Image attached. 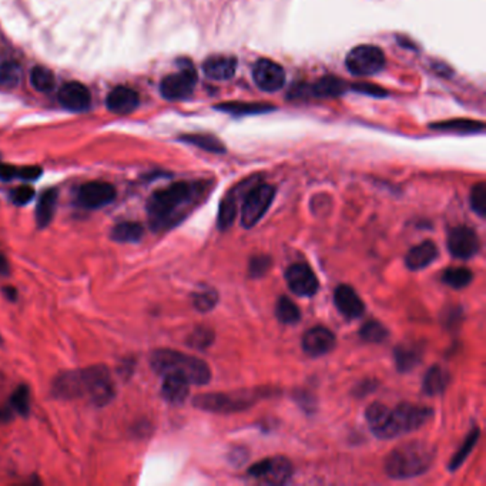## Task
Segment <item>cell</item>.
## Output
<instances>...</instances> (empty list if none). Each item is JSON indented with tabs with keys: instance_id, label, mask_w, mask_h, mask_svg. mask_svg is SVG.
<instances>
[{
	"instance_id": "cell-1",
	"label": "cell",
	"mask_w": 486,
	"mask_h": 486,
	"mask_svg": "<svg viewBox=\"0 0 486 486\" xmlns=\"http://www.w3.org/2000/svg\"><path fill=\"white\" fill-rule=\"evenodd\" d=\"M211 180L178 181L155 191L147 200V217L155 232H166L187 220L213 191Z\"/></svg>"
},
{
	"instance_id": "cell-2",
	"label": "cell",
	"mask_w": 486,
	"mask_h": 486,
	"mask_svg": "<svg viewBox=\"0 0 486 486\" xmlns=\"http://www.w3.org/2000/svg\"><path fill=\"white\" fill-rule=\"evenodd\" d=\"M433 411L428 407L402 402L390 409L382 402H372L365 409V419L379 440H394L423 426Z\"/></svg>"
},
{
	"instance_id": "cell-3",
	"label": "cell",
	"mask_w": 486,
	"mask_h": 486,
	"mask_svg": "<svg viewBox=\"0 0 486 486\" xmlns=\"http://www.w3.org/2000/svg\"><path fill=\"white\" fill-rule=\"evenodd\" d=\"M436 457V448L431 442L412 440L395 447L385 458L383 469L388 478L395 480L411 479L423 475Z\"/></svg>"
},
{
	"instance_id": "cell-4",
	"label": "cell",
	"mask_w": 486,
	"mask_h": 486,
	"mask_svg": "<svg viewBox=\"0 0 486 486\" xmlns=\"http://www.w3.org/2000/svg\"><path fill=\"white\" fill-rule=\"evenodd\" d=\"M150 365L162 376L177 374L194 385H207L211 379V369L207 362L174 350H156L150 357Z\"/></svg>"
},
{
	"instance_id": "cell-5",
	"label": "cell",
	"mask_w": 486,
	"mask_h": 486,
	"mask_svg": "<svg viewBox=\"0 0 486 486\" xmlns=\"http://www.w3.org/2000/svg\"><path fill=\"white\" fill-rule=\"evenodd\" d=\"M271 388H242L228 393L202 394L192 400L197 409L213 414H234L253 408L257 402L271 397Z\"/></svg>"
},
{
	"instance_id": "cell-6",
	"label": "cell",
	"mask_w": 486,
	"mask_h": 486,
	"mask_svg": "<svg viewBox=\"0 0 486 486\" xmlns=\"http://www.w3.org/2000/svg\"><path fill=\"white\" fill-rule=\"evenodd\" d=\"M84 378V397L94 407H106L116 397L114 381L106 365H91L81 369Z\"/></svg>"
},
{
	"instance_id": "cell-7",
	"label": "cell",
	"mask_w": 486,
	"mask_h": 486,
	"mask_svg": "<svg viewBox=\"0 0 486 486\" xmlns=\"http://www.w3.org/2000/svg\"><path fill=\"white\" fill-rule=\"evenodd\" d=\"M275 199V187L265 183H256L244 194L241 206V225L250 230L265 216Z\"/></svg>"
},
{
	"instance_id": "cell-8",
	"label": "cell",
	"mask_w": 486,
	"mask_h": 486,
	"mask_svg": "<svg viewBox=\"0 0 486 486\" xmlns=\"http://www.w3.org/2000/svg\"><path fill=\"white\" fill-rule=\"evenodd\" d=\"M346 66L354 76H374L383 69L385 56L379 47L372 44H361L354 47L347 55Z\"/></svg>"
},
{
	"instance_id": "cell-9",
	"label": "cell",
	"mask_w": 486,
	"mask_h": 486,
	"mask_svg": "<svg viewBox=\"0 0 486 486\" xmlns=\"http://www.w3.org/2000/svg\"><path fill=\"white\" fill-rule=\"evenodd\" d=\"M247 475L265 485H284L293 476V464L285 457H270L251 465Z\"/></svg>"
},
{
	"instance_id": "cell-10",
	"label": "cell",
	"mask_w": 486,
	"mask_h": 486,
	"mask_svg": "<svg viewBox=\"0 0 486 486\" xmlns=\"http://www.w3.org/2000/svg\"><path fill=\"white\" fill-rule=\"evenodd\" d=\"M197 84V72L190 62H184L177 73L162 80L160 93L167 100H181L190 96Z\"/></svg>"
},
{
	"instance_id": "cell-11",
	"label": "cell",
	"mask_w": 486,
	"mask_h": 486,
	"mask_svg": "<svg viewBox=\"0 0 486 486\" xmlns=\"http://www.w3.org/2000/svg\"><path fill=\"white\" fill-rule=\"evenodd\" d=\"M116 199V188L107 181L84 183L76 196V204L84 210H99L113 203Z\"/></svg>"
},
{
	"instance_id": "cell-12",
	"label": "cell",
	"mask_w": 486,
	"mask_h": 486,
	"mask_svg": "<svg viewBox=\"0 0 486 486\" xmlns=\"http://www.w3.org/2000/svg\"><path fill=\"white\" fill-rule=\"evenodd\" d=\"M447 247L452 257L458 260H469L480 250V239L476 231L468 225H457L449 230Z\"/></svg>"
},
{
	"instance_id": "cell-13",
	"label": "cell",
	"mask_w": 486,
	"mask_h": 486,
	"mask_svg": "<svg viewBox=\"0 0 486 486\" xmlns=\"http://www.w3.org/2000/svg\"><path fill=\"white\" fill-rule=\"evenodd\" d=\"M285 281L288 288L300 297H313L320 289V281L315 272L304 263L291 264L285 271Z\"/></svg>"
},
{
	"instance_id": "cell-14",
	"label": "cell",
	"mask_w": 486,
	"mask_h": 486,
	"mask_svg": "<svg viewBox=\"0 0 486 486\" xmlns=\"http://www.w3.org/2000/svg\"><path fill=\"white\" fill-rule=\"evenodd\" d=\"M253 79L260 90L275 93L285 83V72L278 63L270 59H260L253 67Z\"/></svg>"
},
{
	"instance_id": "cell-15",
	"label": "cell",
	"mask_w": 486,
	"mask_h": 486,
	"mask_svg": "<svg viewBox=\"0 0 486 486\" xmlns=\"http://www.w3.org/2000/svg\"><path fill=\"white\" fill-rule=\"evenodd\" d=\"M51 391L58 400H76L84 397V378L81 369L58 374L52 382Z\"/></svg>"
},
{
	"instance_id": "cell-16",
	"label": "cell",
	"mask_w": 486,
	"mask_h": 486,
	"mask_svg": "<svg viewBox=\"0 0 486 486\" xmlns=\"http://www.w3.org/2000/svg\"><path fill=\"white\" fill-rule=\"evenodd\" d=\"M256 183H258L257 178L246 180L244 183H241L237 187H234L221 200L220 207H218V216H217V227L220 231H225L234 224V220L237 217L239 197L242 196V194H246L249 191V188L253 187Z\"/></svg>"
},
{
	"instance_id": "cell-17",
	"label": "cell",
	"mask_w": 486,
	"mask_h": 486,
	"mask_svg": "<svg viewBox=\"0 0 486 486\" xmlns=\"http://www.w3.org/2000/svg\"><path fill=\"white\" fill-rule=\"evenodd\" d=\"M336 346L334 332L325 327H314L308 329L301 339V347L310 357H322L331 353Z\"/></svg>"
},
{
	"instance_id": "cell-18",
	"label": "cell",
	"mask_w": 486,
	"mask_h": 486,
	"mask_svg": "<svg viewBox=\"0 0 486 486\" xmlns=\"http://www.w3.org/2000/svg\"><path fill=\"white\" fill-rule=\"evenodd\" d=\"M334 303L336 310L347 320L361 318L365 313L364 301L357 294V291L347 284H341L335 288Z\"/></svg>"
},
{
	"instance_id": "cell-19",
	"label": "cell",
	"mask_w": 486,
	"mask_h": 486,
	"mask_svg": "<svg viewBox=\"0 0 486 486\" xmlns=\"http://www.w3.org/2000/svg\"><path fill=\"white\" fill-rule=\"evenodd\" d=\"M60 105L72 112H84L91 105V96L88 88L77 81L65 84L58 94Z\"/></svg>"
},
{
	"instance_id": "cell-20",
	"label": "cell",
	"mask_w": 486,
	"mask_h": 486,
	"mask_svg": "<svg viewBox=\"0 0 486 486\" xmlns=\"http://www.w3.org/2000/svg\"><path fill=\"white\" fill-rule=\"evenodd\" d=\"M440 251L433 241L425 239L419 242L418 246H414L405 256V265L411 271H419L431 265L436 258H438Z\"/></svg>"
},
{
	"instance_id": "cell-21",
	"label": "cell",
	"mask_w": 486,
	"mask_h": 486,
	"mask_svg": "<svg viewBox=\"0 0 486 486\" xmlns=\"http://www.w3.org/2000/svg\"><path fill=\"white\" fill-rule=\"evenodd\" d=\"M106 106L112 113L129 114L138 106V94L130 87L119 86L109 93Z\"/></svg>"
},
{
	"instance_id": "cell-22",
	"label": "cell",
	"mask_w": 486,
	"mask_h": 486,
	"mask_svg": "<svg viewBox=\"0 0 486 486\" xmlns=\"http://www.w3.org/2000/svg\"><path fill=\"white\" fill-rule=\"evenodd\" d=\"M162 395L171 405H181L190 395V382L177 374L163 375Z\"/></svg>"
},
{
	"instance_id": "cell-23",
	"label": "cell",
	"mask_w": 486,
	"mask_h": 486,
	"mask_svg": "<svg viewBox=\"0 0 486 486\" xmlns=\"http://www.w3.org/2000/svg\"><path fill=\"white\" fill-rule=\"evenodd\" d=\"M204 74L213 80H230L237 70V59L232 56H211L203 65Z\"/></svg>"
},
{
	"instance_id": "cell-24",
	"label": "cell",
	"mask_w": 486,
	"mask_h": 486,
	"mask_svg": "<svg viewBox=\"0 0 486 486\" xmlns=\"http://www.w3.org/2000/svg\"><path fill=\"white\" fill-rule=\"evenodd\" d=\"M422 355H423V347H421L419 344H411V343L400 344L394 350L395 367L402 374L411 372L421 364Z\"/></svg>"
},
{
	"instance_id": "cell-25",
	"label": "cell",
	"mask_w": 486,
	"mask_h": 486,
	"mask_svg": "<svg viewBox=\"0 0 486 486\" xmlns=\"http://www.w3.org/2000/svg\"><path fill=\"white\" fill-rule=\"evenodd\" d=\"M449 382H451V374L447 368L441 365H432L425 374V378L422 382V391L429 397L441 395L445 393Z\"/></svg>"
},
{
	"instance_id": "cell-26",
	"label": "cell",
	"mask_w": 486,
	"mask_h": 486,
	"mask_svg": "<svg viewBox=\"0 0 486 486\" xmlns=\"http://www.w3.org/2000/svg\"><path fill=\"white\" fill-rule=\"evenodd\" d=\"M58 207V191L48 188L41 192L36 206V224L39 228H46L52 223Z\"/></svg>"
},
{
	"instance_id": "cell-27",
	"label": "cell",
	"mask_w": 486,
	"mask_h": 486,
	"mask_svg": "<svg viewBox=\"0 0 486 486\" xmlns=\"http://www.w3.org/2000/svg\"><path fill=\"white\" fill-rule=\"evenodd\" d=\"M144 235L143 224L137 221H124L116 224L110 231V238L120 244H133L138 242Z\"/></svg>"
},
{
	"instance_id": "cell-28",
	"label": "cell",
	"mask_w": 486,
	"mask_h": 486,
	"mask_svg": "<svg viewBox=\"0 0 486 486\" xmlns=\"http://www.w3.org/2000/svg\"><path fill=\"white\" fill-rule=\"evenodd\" d=\"M347 90V84L344 80L334 77V76H327L315 81L308 93L314 97H320V99H325V97H336L344 94Z\"/></svg>"
},
{
	"instance_id": "cell-29",
	"label": "cell",
	"mask_w": 486,
	"mask_h": 486,
	"mask_svg": "<svg viewBox=\"0 0 486 486\" xmlns=\"http://www.w3.org/2000/svg\"><path fill=\"white\" fill-rule=\"evenodd\" d=\"M43 170L39 166H26L16 167L11 164H0V180L11 181V180H25L34 181L40 178Z\"/></svg>"
},
{
	"instance_id": "cell-30",
	"label": "cell",
	"mask_w": 486,
	"mask_h": 486,
	"mask_svg": "<svg viewBox=\"0 0 486 486\" xmlns=\"http://www.w3.org/2000/svg\"><path fill=\"white\" fill-rule=\"evenodd\" d=\"M479 436H480V431L478 426H473L471 429V432L466 435V438L464 441V444L459 447V449L455 452V455L451 458L449 464H448V469L451 472H455L458 471L464 462L468 459V457L471 455V452L473 451V448L476 447L478 441H479Z\"/></svg>"
},
{
	"instance_id": "cell-31",
	"label": "cell",
	"mask_w": 486,
	"mask_h": 486,
	"mask_svg": "<svg viewBox=\"0 0 486 486\" xmlns=\"http://www.w3.org/2000/svg\"><path fill=\"white\" fill-rule=\"evenodd\" d=\"M277 320L285 325H296L301 320V310L287 296H281L275 306Z\"/></svg>"
},
{
	"instance_id": "cell-32",
	"label": "cell",
	"mask_w": 486,
	"mask_h": 486,
	"mask_svg": "<svg viewBox=\"0 0 486 486\" xmlns=\"http://www.w3.org/2000/svg\"><path fill=\"white\" fill-rule=\"evenodd\" d=\"M183 141L196 145V147L210 152V153H216V155H223L225 153V145L213 136H207V134H188V136H183L181 137Z\"/></svg>"
},
{
	"instance_id": "cell-33",
	"label": "cell",
	"mask_w": 486,
	"mask_h": 486,
	"mask_svg": "<svg viewBox=\"0 0 486 486\" xmlns=\"http://www.w3.org/2000/svg\"><path fill=\"white\" fill-rule=\"evenodd\" d=\"M214 329L207 325H199L187 336V346L194 350L204 351L214 343Z\"/></svg>"
},
{
	"instance_id": "cell-34",
	"label": "cell",
	"mask_w": 486,
	"mask_h": 486,
	"mask_svg": "<svg viewBox=\"0 0 486 486\" xmlns=\"http://www.w3.org/2000/svg\"><path fill=\"white\" fill-rule=\"evenodd\" d=\"M473 280V272L466 267H449L442 274L444 284L455 289H462L468 287Z\"/></svg>"
},
{
	"instance_id": "cell-35",
	"label": "cell",
	"mask_w": 486,
	"mask_h": 486,
	"mask_svg": "<svg viewBox=\"0 0 486 486\" xmlns=\"http://www.w3.org/2000/svg\"><path fill=\"white\" fill-rule=\"evenodd\" d=\"M390 335V331L386 329V327L383 324H381L379 321L371 320L367 321L361 329H360V336L362 341L365 343H371V344H379L383 343L385 339Z\"/></svg>"
},
{
	"instance_id": "cell-36",
	"label": "cell",
	"mask_w": 486,
	"mask_h": 486,
	"mask_svg": "<svg viewBox=\"0 0 486 486\" xmlns=\"http://www.w3.org/2000/svg\"><path fill=\"white\" fill-rule=\"evenodd\" d=\"M55 74L44 66H36L30 72V83L40 93H48L55 87Z\"/></svg>"
},
{
	"instance_id": "cell-37",
	"label": "cell",
	"mask_w": 486,
	"mask_h": 486,
	"mask_svg": "<svg viewBox=\"0 0 486 486\" xmlns=\"http://www.w3.org/2000/svg\"><path fill=\"white\" fill-rule=\"evenodd\" d=\"M192 307L200 313H209L211 311L217 303H218V294L213 288H204L202 291H196L191 296Z\"/></svg>"
},
{
	"instance_id": "cell-38",
	"label": "cell",
	"mask_w": 486,
	"mask_h": 486,
	"mask_svg": "<svg viewBox=\"0 0 486 486\" xmlns=\"http://www.w3.org/2000/svg\"><path fill=\"white\" fill-rule=\"evenodd\" d=\"M221 112L235 114V116H246V114H260L271 112L272 107L267 105H257V103H224L217 107Z\"/></svg>"
},
{
	"instance_id": "cell-39",
	"label": "cell",
	"mask_w": 486,
	"mask_h": 486,
	"mask_svg": "<svg viewBox=\"0 0 486 486\" xmlns=\"http://www.w3.org/2000/svg\"><path fill=\"white\" fill-rule=\"evenodd\" d=\"M11 408L20 416H27L30 412V390L27 385H19L11 397Z\"/></svg>"
},
{
	"instance_id": "cell-40",
	"label": "cell",
	"mask_w": 486,
	"mask_h": 486,
	"mask_svg": "<svg viewBox=\"0 0 486 486\" xmlns=\"http://www.w3.org/2000/svg\"><path fill=\"white\" fill-rule=\"evenodd\" d=\"M431 127L440 129V130L459 131V133H476L483 130V123L472 121V120H449V121H442L438 124H432Z\"/></svg>"
},
{
	"instance_id": "cell-41",
	"label": "cell",
	"mask_w": 486,
	"mask_h": 486,
	"mask_svg": "<svg viewBox=\"0 0 486 486\" xmlns=\"http://www.w3.org/2000/svg\"><path fill=\"white\" fill-rule=\"evenodd\" d=\"M20 66L15 62H5L0 65V84L5 87H16L20 81Z\"/></svg>"
},
{
	"instance_id": "cell-42",
	"label": "cell",
	"mask_w": 486,
	"mask_h": 486,
	"mask_svg": "<svg viewBox=\"0 0 486 486\" xmlns=\"http://www.w3.org/2000/svg\"><path fill=\"white\" fill-rule=\"evenodd\" d=\"M469 202L471 209L475 211V214L483 218L486 214V184L483 181L472 187Z\"/></svg>"
},
{
	"instance_id": "cell-43",
	"label": "cell",
	"mask_w": 486,
	"mask_h": 486,
	"mask_svg": "<svg viewBox=\"0 0 486 486\" xmlns=\"http://www.w3.org/2000/svg\"><path fill=\"white\" fill-rule=\"evenodd\" d=\"M271 267H272V258L270 256H264V254L253 256L249 263V277L261 278L270 271Z\"/></svg>"
},
{
	"instance_id": "cell-44",
	"label": "cell",
	"mask_w": 486,
	"mask_h": 486,
	"mask_svg": "<svg viewBox=\"0 0 486 486\" xmlns=\"http://www.w3.org/2000/svg\"><path fill=\"white\" fill-rule=\"evenodd\" d=\"M34 199V190L32 185L23 184L11 191V200L16 206H26Z\"/></svg>"
},
{
	"instance_id": "cell-45",
	"label": "cell",
	"mask_w": 486,
	"mask_h": 486,
	"mask_svg": "<svg viewBox=\"0 0 486 486\" xmlns=\"http://www.w3.org/2000/svg\"><path fill=\"white\" fill-rule=\"evenodd\" d=\"M296 400L301 405V408H304L306 412H310V411L315 409L317 402H315L313 394H310L307 391H300V393L296 394Z\"/></svg>"
},
{
	"instance_id": "cell-46",
	"label": "cell",
	"mask_w": 486,
	"mask_h": 486,
	"mask_svg": "<svg viewBox=\"0 0 486 486\" xmlns=\"http://www.w3.org/2000/svg\"><path fill=\"white\" fill-rule=\"evenodd\" d=\"M462 314H464V313H462V308H459V307H451V308H449V313H447V314L442 315L445 325H447L448 328H452V327L458 325V324L461 322V320H462Z\"/></svg>"
},
{
	"instance_id": "cell-47",
	"label": "cell",
	"mask_w": 486,
	"mask_h": 486,
	"mask_svg": "<svg viewBox=\"0 0 486 486\" xmlns=\"http://www.w3.org/2000/svg\"><path fill=\"white\" fill-rule=\"evenodd\" d=\"M378 386V382L376 381H372V379H367V381H362L360 382L357 386H355V390H354V394L357 397H367L369 393H372L375 388Z\"/></svg>"
},
{
	"instance_id": "cell-48",
	"label": "cell",
	"mask_w": 486,
	"mask_h": 486,
	"mask_svg": "<svg viewBox=\"0 0 486 486\" xmlns=\"http://www.w3.org/2000/svg\"><path fill=\"white\" fill-rule=\"evenodd\" d=\"M354 88H355L358 93H364V94L374 96V97H382V96H385V90H382V88L378 87V86H372V84H358V86H354Z\"/></svg>"
},
{
	"instance_id": "cell-49",
	"label": "cell",
	"mask_w": 486,
	"mask_h": 486,
	"mask_svg": "<svg viewBox=\"0 0 486 486\" xmlns=\"http://www.w3.org/2000/svg\"><path fill=\"white\" fill-rule=\"evenodd\" d=\"M2 294H4V297H5L8 301H11V303H15V301L18 300V289H16L15 287H12V285L4 287V288H2Z\"/></svg>"
},
{
	"instance_id": "cell-50",
	"label": "cell",
	"mask_w": 486,
	"mask_h": 486,
	"mask_svg": "<svg viewBox=\"0 0 486 486\" xmlns=\"http://www.w3.org/2000/svg\"><path fill=\"white\" fill-rule=\"evenodd\" d=\"M9 274H11V264L8 258L5 257V254H0V275L6 277Z\"/></svg>"
},
{
	"instance_id": "cell-51",
	"label": "cell",
	"mask_w": 486,
	"mask_h": 486,
	"mask_svg": "<svg viewBox=\"0 0 486 486\" xmlns=\"http://www.w3.org/2000/svg\"><path fill=\"white\" fill-rule=\"evenodd\" d=\"M11 412L8 409H0V423H4L11 419Z\"/></svg>"
}]
</instances>
